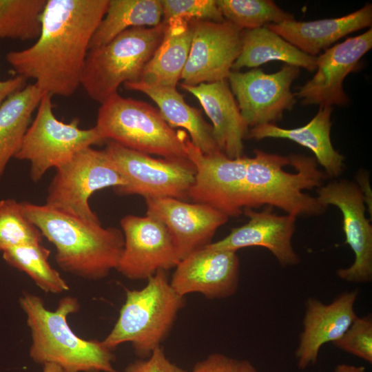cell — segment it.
Returning <instances> with one entry per match:
<instances>
[{
    "label": "cell",
    "mask_w": 372,
    "mask_h": 372,
    "mask_svg": "<svg viewBox=\"0 0 372 372\" xmlns=\"http://www.w3.org/2000/svg\"><path fill=\"white\" fill-rule=\"evenodd\" d=\"M109 0H47L41 30L28 48L7 53L17 75L35 80L50 96L69 97L80 85L92 38Z\"/></svg>",
    "instance_id": "1"
},
{
    "label": "cell",
    "mask_w": 372,
    "mask_h": 372,
    "mask_svg": "<svg viewBox=\"0 0 372 372\" xmlns=\"http://www.w3.org/2000/svg\"><path fill=\"white\" fill-rule=\"evenodd\" d=\"M25 215L55 247L59 267L84 279L97 280L116 269L124 246L121 229L104 227L46 205L21 202Z\"/></svg>",
    "instance_id": "2"
},
{
    "label": "cell",
    "mask_w": 372,
    "mask_h": 372,
    "mask_svg": "<svg viewBox=\"0 0 372 372\" xmlns=\"http://www.w3.org/2000/svg\"><path fill=\"white\" fill-rule=\"evenodd\" d=\"M19 303L26 316L32 340L29 355L35 363L54 364L63 372H118L112 350L102 341L80 338L68 323V317L80 309L76 298H62L54 311L28 292L23 293Z\"/></svg>",
    "instance_id": "3"
},
{
    "label": "cell",
    "mask_w": 372,
    "mask_h": 372,
    "mask_svg": "<svg viewBox=\"0 0 372 372\" xmlns=\"http://www.w3.org/2000/svg\"><path fill=\"white\" fill-rule=\"evenodd\" d=\"M326 177L314 157L255 149L254 156L247 157L243 210L269 205L296 218L320 215L327 207L303 191L320 187Z\"/></svg>",
    "instance_id": "4"
},
{
    "label": "cell",
    "mask_w": 372,
    "mask_h": 372,
    "mask_svg": "<svg viewBox=\"0 0 372 372\" xmlns=\"http://www.w3.org/2000/svg\"><path fill=\"white\" fill-rule=\"evenodd\" d=\"M184 298L172 287L165 271L148 278L141 289H127L118 318L103 344L113 351L130 342L136 355L147 358L169 334L184 307Z\"/></svg>",
    "instance_id": "5"
},
{
    "label": "cell",
    "mask_w": 372,
    "mask_h": 372,
    "mask_svg": "<svg viewBox=\"0 0 372 372\" xmlns=\"http://www.w3.org/2000/svg\"><path fill=\"white\" fill-rule=\"evenodd\" d=\"M165 30L163 21L154 27L132 28L108 43L90 49L80 85L92 99L102 104L118 94L121 84L138 81Z\"/></svg>",
    "instance_id": "6"
},
{
    "label": "cell",
    "mask_w": 372,
    "mask_h": 372,
    "mask_svg": "<svg viewBox=\"0 0 372 372\" xmlns=\"http://www.w3.org/2000/svg\"><path fill=\"white\" fill-rule=\"evenodd\" d=\"M105 141L168 158H187L185 130L172 127L158 109L116 94L101 104L94 126Z\"/></svg>",
    "instance_id": "7"
},
{
    "label": "cell",
    "mask_w": 372,
    "mask_h": 372,
    "mask_svg": "<svg viewBox=\"0 0 372 372\" xmlns=\"http://www.w3.org/2000/svg\"><path fill=\"white\" fill-rule=\"evenodd\" d=\"M79 120L59 121L53 112L52 96L45 94L15 158L30 163V176L38 182L51 168H57L79 151L105 141L95 127L81 129Z\"/></svg>",
    "instance_id": "8"
},
{
    "label": "cell",
    "mask_w": 372,
    "mask_h": 372,
    "mask_svg": "<svg viewBox=\"0 0 372 372\" xmlns=\"http://www.w3.org/2000/svg\"><path fill=\"white\" fill-rule=\"evenodd\" d=\"M125 185L105 149L90 147L56 168L45 205L85 220L99 221L89 205L90 196L100 189Z\"/></svg>",
    "instance_id": "9"
},
{
    "label": "cell",
    "mask_w": 372,
    "mask_h": 372,
    "mask_svg": "<svg viewBox=\"0 0 372 372\" xmlns=\"http://www.w3.org/2000/svg\"><path fill=\"white\" fill-rule=\"evenodd\" d=\"M105 151L126 181L125 185L114 189L118 194L189 199L195 168L188 158H156L112 141Z\"/></svg>",
    "instance_id": "10"
},
{
    "label": "cell",
    "mask_w": 372,
    "mask_h": 372,
    "mask_svg": "<svg viewBox=\"0 0 372 372\" xmlns=\"http://www.w3.org/2000/svg\"><path fill=\"white\" fill-rule=\"evenodd\" d=\"M185 149L187 158L195 168L189 198L211 206L228 217L242 214L247 156L230 158L220 151L203 153L192 144L189 136L185 140Z\"/></svg>",
    "instance_id": "11"
},
{
    "label": "cell",
    "mask_w": 372,
    "mask_h": 372,
    "mask_svg": "<svg viewBox=\"0 0 372 372\" xmlns=\"http://www.w3.org/2000/svg\"><path fill=\"white\" fill-rule=\"evenodd\" d=\"M300 74L299 68L290 65L272 74L258 68L230 72L227 81L248 127L273 124L293 108L296 96L291 86Z\"/></svg>",
    "instance_id": "12"
},
{
    "label": "cell",
    "mask_w": 372,
    "mask_h": 372,
    "mask_svg": "<svg viewBox=\"0 0 372 372\" xmlns=\"http://www.w3.org/2000/svg\"><path fill=\"white\" fill-rule=\"evenodd\" d=\"M120 225L124 246L116 270L127 278L147 280L179 262L172 238L159 220L129 214L121 219Z\"/></svg>",
    "instance_id": "13"
},
{
    "label": "cell",
    "mask_w": 372,
    "mask_h": 372,
    "mask_svg": "<svg viewBox=\"0 0 372 372\" xmlns=\"http://www.w3.org/2000/svg\"><path fill=\"white\" fill-rule=\"evenodd\" d=\"M192 39L180 79L196 85L227 79L240 54L242 30L231 22L192 19Z\"/></svg>",
    "instance_id": "14"
},
{
    "label": "cell",
    "mask_w": 372,
    "mask_h": 372,
    "mask_svg": "<svg viewBox=\"0 0 372 372\" xmlns=\"http://www.w3.org/2000/svg\"><path fill=\"white\" fill-rule=\"evenodd\" d=\"M316 198L327 207L336 206L342 215L345 243L355 254L353 263L337 270L341 279L367 282L372 279V226L365 214V200L356 183L347 180L332 181L317 189Z\"/></svg>",
    "instance_id": "15"
},
{
    "label": "cell",
    "mask_w": 372,
    "mask_h": 372,
    "mask_svg": "<svg viewBox=\"0 0 372 372\" xmlns=\"http://www.w3.org/2000/svg\"><path fill=\"white\" fill-rule=\"evenodd\" d=\"M146 215L167 228L180 260L211 242L229 217L207 205L174 198H146Z\"/></svg>",
    "instance_id": "16"
},
{
    "label": "cell",
    "mask_w": 372,
    "mask_h": 372,
    "mask_svg": "<svg viewBox=\"0 0 372 372\" xmlns=\"http://www.w3.org/2000/svg\"><path fill=\"white\" fill-rule=\"evenodd\" d=\"M372 48V30L350 37L326 50L317 56L316 72L295 96L304 105H344L348 97L343 81L361 58Z\"/></svg>",
    "instance_id": "17"
},
{
    "label": "cell",
    "mask_w": 372,
    "mask_h": 372,
    "mask_svg": "<svg viewBox=\"0 0 372 372\" xmlns=\"http://www.w3.org/2000/svg\"><path fill=\"white\" fill-rule=\"evenodd\" d=\"M238 280L236 251L204 247L179 261L169 282L183 297L198 293L209 299H220L236 292Z\"/></svg>",
    "instance_id": "18"
},
{
    "label": "cell",
    "mask_w": 372,
    "mask_h": 372,
    "mask_svg": "<svg viewBox=\"0 0 372 372\" xmlns=\"http://www.w3.org/2000/svg\"><path fill=\"white\" fill-rule=\"evenodd\" d=\"M243 213L249 218L245 225L232 229L224 238L205 247L236 251L245 247H262L269 249L282 267L299 263L300 258L291 244L296 217L278 216L269 208L262 211L245 209Z\"/></svg>",
    "instance_id": "19"
},
{
    "label": "cell",
    "mask_w": 372,
    "mask_h": 372,
    "mask_svg": "<svg viewBox=\"0 0 372 372\" xmlns=\"http://www.w3.org/2000/svg\"><path fill=\"white\" fill-rule=\"evenodd\" d=\"M357 290L344 292L329 304L309 298L306 302L303 331L296 351L297 365L301 370L317 362L321 347L340 338L357 318L354 304Z\"/></svg>",
    "instance_id": "20"
},
{
    "label": "cell",
    "mask_w": 372,
    "mask_h": 372,
    "mask_svg": "<svg viewBox=\"0 0 372 372\" xmlns=\"http://www.w3.org/2000/svg\"><path fill=\"white\" fill-rule=\"evenodd\" d=\"M194 95L212 123L213 136L218 149L230 158L243 156V140L249 127L242 118L227 79L196 85L181 83Z\"/></svg>",
    "instance_id": "21"
},
{
    "label": "cell",
    "mask_w": 372,
    "mask_h": 372,
    "mask_svg": "<svg viewBox=\"0 0 372 372\" xmlns=\"http://www.w3.org/2000/svg\"><path fill=\"white\" fill-rule=\"evenodd\" d=\"M371 23L372 6L366 4L341 17L306 22L291 19L267 26L302 52L317 56L342 37Z\"/></svg>",
    "instance_id": "22"
},
{
    "label": "cell",
    "mask_w": 372,
    "mask_h": 372,
    "mask_svg": "<svg viewBox=\"0 0 372 372\" xmlns=\"http://www.w3.org/2000/svg\"><path fill=\"white\" fill-rule=\"evenodd\" d=\"M331 106H320L316 116L305 125L285 129L273 124L251 127L247 137L257 141L267 138H285L309 149L325 170L327 176H339L344 170V157L336 151L331 143Z\"/></svg>",
    "instance_id": "23"
},
{
    "label": "cell",
    "mask_w": 372,
    "mask_h": 372,
    "mask_svg": "<svg viewBox=\"0 0 372 372\" xmlns=\"http://www.w3.org/2000/svg\"><path fill=\"white\" fill-rule=\"evenodd\" d=\"M123 85L127 90L149 96L157 105L165 121L173 128L182 127L187 131L192 144L202 152L210 154L220 151L213 136L211 125L206 122L199 110L187 103L176 87H153L139 82Z\"/></svg>",
    "instance_id": "24"
},
{
    "label": "cell",
    "mask_w": 372,
    "mask_h": 372,
    "mask_svg": "<svg viewBox=\"0 0 372 372\" xmlns=\"http://www.w3.org/2000/svg\"><path fill=\"white\" fill-rule=\"evenodd\" d=\"M165 23L163 38L136 82L176 87L189 56L192 30L189 21L183 19H172Z\"/></svg>",
    "instance_id": "25"
},
{
    "label": "cell",
    "mask_w": 372,
    "mask_h": 372,
    "mask_svg": "<svg viewBox=\"0 0 372 372\" xmlns=\"http://www.w3.org/2000/svg\"><path fill=\"white\" fill-rule=\"evenodd\" d=\"M271 61H281L310 72L317 67V56L302 52L267 26L242 30L240 52L231 71L256 68Z\"/></svg>",
    "instance_id": "26"
},
{
    "label": "cell",
    "mask_w": 372,
    "mask_h": 372,
    "mask_svg": "<svg viewBox=\"0 0 372 372\" xmlns=\"http://www.w3.org/2000/svg\"><path fill=\"white\" fill-rule=\"evenodd\" d=\"M44 94L35 83L27 85L0 105V180L19 151L32 115Z\"/></svg>",
    "instance_id": "27"
},
{
    "label": "cell",
    "mask_w": 372,
    "mask_h": 372,
    "mask_svg": "<svg viewBox=\"0 0 372 372\" xmlns=\"http://www.w3.org/2000/svg\"><path fill=\"white\" fill-rule=\"evenodd\" d=\"M162 21L160 0H109L105 15L92 38L89 50L108 43L130 28L154 27Z\"/></svg>",
    "instance_id": "28"
},
{
    "label": "cell",
    "mask_w": 372,
    "mask_h": 372,
    "mask_svg": "<svg viewBox=\"0 0 372 372\" xmlns=\"http://www.w3.org/2000/svg\"><path fill=\"white\" fill-rule=\"evenodd\" d=\"M50 251L41 243L25 245L3 251V258L12 267L25 272L45 293H61L69 286L60 273L51 267Z\"/></svg>",
    "instance_id": "29"
},
{
    "label": "cell",
    "mask_w": 372,
    "mask_h": 372,
    "mask_svg": "<svg viewBox=\"0 0 372 372\" xmlns=\"http://www.w3.org/2000/svg\"><path fill=\"white\" fill-rule=\"evenodd\" d=\"M47 0H0V39H37Z\"/></svg>",
    "instance_id": "30"
},
{
    "label": "cell",
    "mask_w": 372,
    "mask_h": 372,
    "mask_svg": "<svg viewBox=\"0 0 372 372\" xmlns=\"http://www.w3.org/2000/svg\"><path fill=\"white\" fill-rule=\"evenodd\" d=\"M225 19L242 30L294 19L270 0H216Z\"/></svg>",
    "instance_id": "31"
},
{
    "label": "cell",
    "mask_w": 372,
    "mask_h": 372,
    "mask_svg": "<svg viewBox=\"0 0 372 372\" xmlns=\"http://www.w3.org/2000/svg\"><path fill=\"white\" fill-rule=\"evenodd\" d=\"M40 230L25 215L21 202L0 200V251L19 246L42 243Z\"/></svg>",
    "instance_id": "32"
},
{
    "label": "cell",
    "mask_w": 372,
    "mask_h": 372,
    "mask_svg": "<svg viewBox=\"0 0 372 372\" xmlns=\"http://www.w3.org/2000/svg\"><path fill=\"white\" fill-rule=\"evenodd\" d=\"M163 22L183 19L220 22L225 20L215 0H160Z\"/></svg>",
    "instance_id": "33"
},
{
    "label": "cell",
    "mask_w": 372,
    "mask_h": 372,
    "mask_svg": "<svg viewBox=\"0 0 372 372\" xmlns=\"http://www.w3.org/2000/svg\"><path fill=\"white\" fill-rule=\"evenodd\" d=\"M333 344L341 350L372 363V318H356L343 335Z\"/></svg>",
    "instance_id": "34"
},
{
    "label": "cell",
    "mask_w": 372,
    "mask_h": 372,
    "mask_svg": "<svg viewBox=\"0 0 372 372\" xmlns=\"http://www.w3.org/2000/svg\"><path fill=\"white\" fill-rule=\"evenodd\" d=\"M191 372H258L248 360H238L219 353L209 355L196 364Z\"/></svg>",
    "instance_id": "35"
},
{
    "label": "cell",
    "mask_w": 372,
    "mask_h": 372,
    "mask_svg": "<svg viewBox=\"0 0 372 372\" xmlns=\"http://www.w3.org/2000/svg\"><path fill=\"white\" fill-rule=\"evenodd\" d=\"M120 372H185L172 362L163 349L159 347L145 359L137 360L129 364Z\"/></svg>",
    "instance_id": "36"
},
{
    "label": "cell",
    "mask_w": 372,
    "mask_h": 372,
    "mask_svg": "<svg viewBox=\"0 0 372 372\" xmlns=\"http://www.w3.org/2000/svg\"><path fill=\"white\" fill-rule=\"evenodd\" d=\"M27 85V79L19 75L5 81H0V105L11 95Z\"/></svg>",
    "instance_id": "37"
},
{
    "label": "cell",
    "mask_w": 372,
    "mask_h": 372,
    "mask_svg": "<svg viewBox=\"0 0 372 372\" xmlns=\"http://www.w3.org/2000/svg\"><path fill=\"white\" fill-rule=\"evenodd\" d=\"M357 185L359 187L365 200L371 211V192L370 189L369 174L365 172H360L357 176Z\"/></svg>",
    "instance_id": "38"
},
{
    "label": "cell",
    "mask_w": 372,
    "mask_h": 372,
    "mask_svg": "<svg viewBox=\"0 0 372 372\" xmlns=\"http://www.w3.org/2000/svg\"><path fill=\"white\" fill-rule=\"evenodd\" d=\"M335 372H365V367L364 366L340 364L336 366Z\"/></svg>",
    "instance_id": "39"
},
{
    "label": "cell",
    "mask_w": 372,
    "mask_h": 372,
    "mask_svg": "<svg viewBox=\"0 0 372 372\" xmlns=\"http://www.w3.org/2000/svg\"><path fill=\"white\" fill-rule=\"evenodd\" d=\"M43 372H63V371L58 365L48 363L43 365Z\"/></svg>",
    "instance_id": "40"
}]
</instances>
